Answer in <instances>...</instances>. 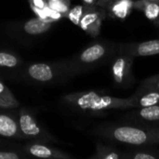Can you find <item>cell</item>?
Returning <instances> with one entry per match:
<instances>
[{
    "label": "cell",
    "instance_id": "obj_1",
    "mask_svg": "<svg viewBox=\"0 0 159 159\" xmlns=\"http://www.w3.org/2000/svg\"><path fill=\"white\" fill-rule=\"evenodd\" d=\"M64 101L83 112L101 114L109 110L136 108L134 94L129 98H116L96 91H82L66 95Z\"/></svg>",
    "mask_w": 159,
    "mask_h": 159
},
{
    "label": "cell",
    "instance_id": "obj_2",
    "mask_svg": "<svg viewBox=\"0 0 159 159\" xmlns=\"http://www.w3.org/2000/svg\"><path fill=\"white\" fill-rule=\"evenodd\" d=\"M96 133L114 142L129 145L159 144V127L108 126L97 129Z\"/></svg>",
    "mask_w": 159,
    "mask_h": 159
},
{
    "label": "cell",
    "instance_id": "obj_3",
    "mask_svg": "<svg viewBox=\"0 0 159 159\" xmlns=\"http://www.w3.org/2000/svg\"><path fill=\"white\" fill-rule=\"evenodd\" d=\"M117 47L118 45L109 42L96 41L87 47L78 55V64L87 68L100 66L114 58L117 51Z\"/></svg>",
    "mask_w": 159,
    "mask_h": 159
},
{
    "label": "cell",
    "instance_id": "obj_4",
    "mask_svg": "<svg viewBox=\"0 0 159 159\" xmlns=\"http://www.w3.org/2000/svg\"><path fill=\"white\" fill-rule=\"evenodd\" d=\"M135 57L117 49L112 61L111 73L114 83L122 89L130 88L134 83L132 65Z\"/></svg>",
    "mask_w": 159,
    "mask_h": 159
},
{
    "label": "cell",
    "instance_id": "obj_5",
    "mask_svg": "<svg viewBox=\"0 0 159 159\" xmlns=\"http://www.w3.org/2000/svg\"><path fill=\"white\" fill-rule=\"evenodd\" d=\"M106 9L98 5L91 7L86 6L85 12L79 23V27L89 35L96 37L101 32L102 24L106 17Z\"/></svg>",
    "mask_w": 159,
    "mask_h": 159
},
{
    "label": "cell",
    "instance_id": "obj_6",
    "mask_svg": "<svg viewBox=\"0 0 159 159\" xmlns=\"http://www.w3.org/2000/svg\"><path fill=\"white\" fill-rule=\"evenodd\" d=\"M117 49L129 53L134 57H147L159 54V38L144 42H133L119 44Z\"/></svg>",
    "mask_w": 159,
    "mask_h": 159
},
{
    "label": "cell",
    "instance_id": "obj_7",
    "mask_svg": "<svg viewBox=\"0 0 159 159\" xmlns=\"http://www.w3.org/2000/svg\"><path fill=\"white\" fill-rule=\"evenodd\" d=\"M133 3L132 0H114L106 8V12L113 19L124 20L134 9Z\"/></svg>",
    "mask_w": 159,
    "mask_h": 159
},
{
    "label": "cell",
    "instance_id": "obj_8",
    "mask_svg": "<svg viewBox=\"0 0 159 159\" xmlns=\"http://www.w3.org/2000/svg\"><path fill=\"white\" fill-rule=\"evenodd\" d=\"M134 9L143 11L145 17L156 24L159 23V1L137 0L133 3Z\"/></svg>",
    "mask_w": 159,
    "mask_h": 159
},
{
    "label": "cell",
    "instance_id": "obj_9",
    "mask_svg": "<svg viewBox=\"0 0 159 159\" xmlns=\"http://www.w3.org/2000/svg\"><path fill=\"white\" fill-rule=\"evenodd\" d=\"M29 154L35 157L40 158H72L70 155H67L61 151L49 148L43 144H33L28 148Z\"/></svg>",
    "mask_w": 159,
    "mask_h": 159
},
{
    "label": "cell",
    "instance_id": "obj_10",
    "mask_svg": "<svg viewBox=\"0 0 159 159\" xmlns=\"http://www.w3.org/2000/svg\"><path fill=\"white\" fill-rule=\"evenodd\" d=\"M136 108L159 104V91L140 88L135 93Z\"/></svg>",
    "mask_w": 159,
    "mask_h": 159
},
{
    "label": "cell",
    "instance_id": "obj_11",
    "mask_svg": "<svg viewBox=\"0 0 159 159\" xmlns=\"http://www.w3.org/2000/svg\"><path fill=\"white\" fill-rule=\"evenodd\" d=\"M29 75L37 81L47 82L54 77L52 68L47 63H34L28 68Z\"/></svg>",
    "mask_w": 159,
    "mask_h": 159
},
{
    "label": "cell",
    "instance_id": "obj_12",
    "mask_svg": "<svg viewBox=\"0 0 159 159\" xmlns=\"http://www.w3.org/2000/svg\"><path fill=\"white\" fill-rule=\"evenodd\" d=\"M19 126L20 131L26 136H37L41 131L33 116L29 113H26L24 111L20 112L19 118Z\"/></svg>",
    "mask_w": 159,
    "mask_h": 159
},
{
    "label": "cell",
    "instance_id": "obj_13",
    "mask_svg": "<svg viewBox=\"0 0 159 159\" xmlns=\"http://www.w3.org/2000/svg\"><path fill=\"white\" fill-rule=\"evenodd\" d=\"M92 159H120L124 158V154L115 149L112 146H108L101 142L95 143V154L92 156Z\"/></svg>",
    "mask_w": 159,
    "mask_h": 159
},
{
    "label": "cell",
    "instance_id": "obj_14",
    "mask_svg": "<svg viewBox=\"0 0 159 159\" xmlns=\"http://www.w3.org/2000/svg\"><path fill=\"white\" fill-rule=\"evenodd\" d=\"M20 126L15 119L11 116L0 114V135L7 138L15 137L18 135Z\"/></svg>",
    "mask_w": 159,
    "mask_h": 159
},
{
    "label": "cell",
    "instance_id": "obj_15",
    "mask_svg": "<svg viewBox=\"0 0 159 159\" xmlns=\"http://www.w3.org/2000/svg\"><path fill=\"white\" fill-rule=\"evenodd\" d=\"M52 22L47 21L39 17L27 20L23 25V30L28 34H41L50 29Z\"/></svg>",
    "mask_w": 159,
    "mask_h": 159
},
{
    "label": "cell",
    "instance_id": "obj_16",
    "mask_svg": "<svg viewBox=\"0 0 159 159\" xmlns=\"http://www.w3.org/2000/svg\"><path fill=\"white\" fill-rule=\"evenodd\" d=\"M18 106L19 102L9 90V89L0 82V107L16 108Z\"/></svg>",
    "mask_w": 159,
    "mask_h": 159
},
{
    "label": "cell",
    "instance_id": "obj_17",
    "mask_svg": "<svg viewBox=\"0 0 159 159\" xmlns=\"http://www.w3.org/2000/svg\"><path fill=\"white\" fill-rule=\"evenodd\" d=\"M135 116L145 121H159V104L146 107H140Z\"/></svg>",
    "mask_w": 159,
    "mask_h": 159
},
{
    "label": "cell",
    "instance_id": "obj_18",
    "mask_svg": "<svg viewBox=\"0 0 159 159\" xmlns=\"http://www.w3.org/2000/svg\"><path fill=\"white\" fill-rule=\"evenodd\" d=\"M48 6L64 17L70 10V0H48Z\"/></svg>",
    "mask_w": 159,
    "mask_h": 159
},
{
    "label": "cell",
    "instance_id": "obj_19",
    "mask_svg": "<svg viewBox=\"0 0 159 159\" xmlns=\"http://www.w3.org/2000/svg\"><path fill=\"white\" fill-rule=\"evenodd\" d=\"M85 8H86V6L83 4V5H77V6H75L74 7L70 8L68 14H67V18L75 24V25H77L79 26V23H80V20L82 19V16L85 12Z\"/></svg>",
    "mask_w": 159,
    "mask_h": 159
},
{
    "label": "cell",
    "instance_id": "obj_20",
    "mask_svg": "<svg viewBox=\"0 0 159 159\" xmlns=\"http://www.w3.org/2000/svg\"><path fill=\"white\" fill-rule=\"evenodd\" d=\"M158 157V154L155 152H151V151H146V150H139V151H133V152L124 154V158L157 159Z\"/></svg>",
    "mask_w": 159,
    "mask_h": 159
},
{
    "label": "cell",
    "instance_id": "obj_21",
    "mask_svg": "<svg viewBox=\"0 0 159 159\" xmlns=\"http://www.w3.org/2000/svg\"><path fill=\"white\" fill-rule=\"evenodd\" d=\"M18 63L19 61L14 55L7 52H0V66L12 68L17 66Z\"/></svg>",
    "mask_w": 159,
    "mask_h": 159
},
{
    "label": "cell",
    "instance_id": "obj_22",
    "mask_svg": "<svg viewBox=\"0 0 159 159\" xmlns=\"http://www.w3.org/2000/svg\"><path fill=\"white\" fill-rule=\"evenodd\" d=\"M140 88L143 89H152V90L159 91V74L145 78L142 82Z\"/></svg>",
    "mask_w": 159,
    "mask_h": 159
},
{
    "label": "cell",
    "instance_id": "obj_23",
    "mask_svg": "<svg viewBox=\"0 0 159 159\" xmlns=\"http://www.w3.org/2000/svg\"><path fill=\"white\" fill-rule=\"evenodd\" d=\"M20 156L15 152L0 151V159H19Z\"/></svg>",
    "mask_w": 159,
    "mask_h": 159
},
{
    "label": "cell",
    "instance_id": "obj_24",
    "mask_svg": "<svg viewBox=\"0 0 159 159\" xmlns=\"http://www.w3.org/2000/svg\"><path fill=\"white\" fill-rule=\"evenodd\" d=\"M30 4L32 8H43L48 5V0H30Z\"/></svg>",
    "mask_w": 159,
    "mask_h": 159
},
{
    "label": "cell",
    "instance_id": "obj_25",
    "mask_svg": "<svg viewBox=\"0 0 159 159\" xmlns=\"http://www.w3.org/2000/svg\"><path fill=\"white\" fill-rule=\"evenodd\" d=\"M113 1L114 0H97V5L106 9Z\"/></svg>",
    "mask_w": 159,
    "mask_h": 159
},
{
    "label": "cell",
    "instance_id": "obj_26",
    "mask_svg": "<svg viewBox=\"0 0 159 159\" xmlns=\"http://www.w3.org/2000/svg\"><path fill=\"white\" fill-rule=\"evenodd\" d=\"M82 2L85 6H88V7L97 5V0H82Z\"/></svg>",
    "mask_w": 159,
    "mask_h": 159
},
{
    "label": "cell",
    "instance_id": "obj_27",
    "mask_svg": "<svg viewBox=\"0 0 159 159\" xmlns=\"http://www.w3.org/2000/svg\"><path fill=\"white\" fill-rule=\"evenodd\" d=\"M152 1H159V0H152Z\"/></svg>",
    "mask_w": 159,
    "mask_h": 159
},
{
    "label": "cell",
    "instance_id": "obj_28",
    "mask_svg": "<svg viewBox=\"0 0 159 159\" xmlns=\"http://www.w3.org/2000/svg\"><path fill=\"white\" fill-rule=\"evenodd\" d=\"M158 25H159V23H158Z\"/></svg>",
    "mask_w": 159,
    "mask_h": 159
}]
</instances>
